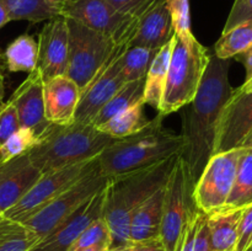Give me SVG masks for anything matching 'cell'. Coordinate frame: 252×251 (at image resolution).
Segmentation results:
<instances>
[{"mask_svg": "<svg viewBox=\"0 0 252 251\" xmlns=\"http://www.w3.org/2000/svg\"><path fill=\"white\" fill-rule=\"evenodd\" d=\"M230 59L211 54L198 91L182 116L181 157L189 167L192 185L197 182L213 155L217 127L224 106L231 96Z\"/></svg>", "mask_w": 252, "mask_h": 251, "instance_id": "obj_1", "label": "cell"}, {"mask_svg": "<svg viewBox=\"0 0 252 251\" xmlns=\"http://www.w3.org/2000/svg\"><path fill=\"white\" fill-rule=\"evenodd\" d=\"M181 154L154 165L110 177L105 188L102 218L111 233V248H126L129 240L132 214L157 189L165 186Z\"/></svg>", "mask_w": 252, "mask_h": 251, "instance_id": "obj_2", "label": "cell"}, {"mask_svg": "<svg viewBox=\"0 0 252 251\" xmlns=\"http://www.w3.org/2000/svg\"><path fill=\"white\" fill-rule=\"evenodd\" d=\"M116 139L93 125L49 123L29 154L42 175L97 157Z\"/></svg>", "mask_w": 252, "mask_h": 251, "instance_id": "obj_3", "label": "cell"}, {"mask_svg": "<svg viewBox=\"0 0 252 251\" xmlns=\"http://www.w3.org/2000/svg\"><path fill=\"white\" fill-rule=\"evenodd\" d=\"M164 117L159 113L139 132L116 139L108 145L97 157L101 174L108 177L118 176L181 154V135L162 126Z\"/></svg>", "mask_w": 252, "mask_h": 251, "instance_id": "obj_4", "label": "cell"}, {"mask_svg": "<svg viewBox=\"0 0 252 251\" xmlns=\"http://www.w3.org/2000/svg\"><path fill=\"white\" fill-rule=\"evenodd\" d=\"M211 53L197 38L184 41L174 34L169 71L159 113L166 116L189 105L196 96Z\"/></svg>", "mask_w": 252, "mask_h": 251, "instance_id": "obj_5", "label": "cell"}, {"mask_svg": "<svg viewBox=\"0 0 252 251\" xmlns=\"http://www.w3.org/2000/svg\"><path fill=\"white\" fill-rule=\"evenodd\" d=\"M192 191L189 167L180 155L165 186L159 235L165 251H181L187 225L197 211Z\"/></svg>", "mask_w": 252, "mask_h": 251, "instance_id": "obj_6", "label": "cell"}, {"mask_svg": "<svg viewBox=\"0 0 252 251\" xmlns=\"http://www.w3.org/2000/svg\"><path fill=\"white\" fill-rule=\"evenodd\" d=\"M66 24L69 29L66 76L75 81L83 93L107 63L117 44L110 37L75 20L66 19Z\"/></svg>", "mask_w": 252, "mask_h": 251, "instance_id": "obj_7", "label": "cell"}, {"mask_svg": "<svg viewBox=\"0 0 252 251\" xmlns=\"http://www.w3.org/2000/svg\"><path fill=\"white\" fill-rule=\"evenodd\" d=\"M110 177L101 174L97 166L86 174L83 179L62 192L59 196L52 199L48 204L39 209L37 213L22 221L27 229L32 231L37 238L42 239L48 235L53 229L58 226L71 213L80 208L94 194L106 187Z\"/></svg>", "mask_w": 252, "mask_h": 251, "instance_id": "obj_8", "label": "cell"}, {"mask_svg": "<svg viewBox=\"0 0 252 251\" xmlns=\"http://www.w3.org/2000/svg\"><path fill=\"white\" fill-rule=\"evenodd\" d=\"M243 148L213 154L193 186L194 206L207 216L220 211L229 198Z\"/></svg>", "mask_w": 252, "mask_h": 251, "instance_id": "obj_9", "label": "cell"}, {"mask_svg": "<svg viewBox=\"0 0 252 251\" xmlns=\"http://www.w3.org/2000/svg\"><path fill=\"white\" fill-rule=\"evenodd\" d=\"M97 165L98 160L97 157H95L89 161L69 165V166L42 175L34 186L17 203L4 212V217L22 223L34 213H37L39 209L43 208L52 199L59 196L62 192L83 179Z\"/></svg>", "mask_w": 252, "mask_h": 251, "instance_id": "obj_10", "label": "cell"}, {"mask_svg": "<svg viewBox=\"0 0 252 251\" xmlns=\"http://www.w3.org/2000/svg\"><path fill=\"white\" fill-rule=\"evenodd\" d=\"M62 16L110 37L116 44L132 41L137 17L116 10L106 0H68L62 4Z\"/></svg>", "mask_w": 252, "mask_h": 251, "instance_id": "obj_11", "label": "cell"}, {"mask_svg": "<svg viewBox=\"0 0 252 251\" xmlns=\"http://www.w3.org/2000/svg\"><path fill=\"white\" fill-rule=\"evenodd\" d=\"M252 135V79L231 93L221 111L213 154L243 148Z\"/></svg>", "mask_w": 252, "mask_h": 251, "instance_id": "obj_12", "label": "cell"}, {"mask_svg": "<svg viewBox=\"0 0 252 251\" xmlns=\"http://www.w3.org/2000/svg\"><path fill=\"white\" fill-rule=\"evenodd\" d=\"M129 46L130 42L117 44L107 63L91 81L90 85L81 93L80 101L74 116V122L91 125L101 108L125 85L126 80L121 70L120 59Z\"/></svg>", "mask_w": 252, "mask_h": 251, "instance_id": "obj_13", "label": "cell"}, {"mask_svg": "<svg viewBox=\"0 0 252 251\" xmlns=\"http://www.w3.org/2000/svg\"><path fill=\"white\" fill-rule=\"evenodd\" d=\"M107 186V185H106ZM105 188L94 194L88 202L83 204L68 218L58 224L48 235L39 239L29 251H69L80 234L93 221L102 217Z\"/></svg>", "mask_w": 252, "mask_h": 251, "instance_id": "obj_14", "label": "cell"}, {"mask_svg": "<svg viewBox=\"0 0 252 251\" xmlns=\"http://www.w3.org/2000/svg\"><path fill=\"white\" fill-rule=\"evenodd\" d=\"M36 69L43 81L66 75L69 52V29L64 16L48 20L38 34Z\"/></svg>", "mask_w": 252, "mask_h": 251, "instance_id": "obj_15", "label": "cell"}, {"mask_svg": "<svg viewBox=\"0 0 252 251\" xmlns=\"http://www.w3.org/2000/svg\"><path fill=\"white\" fill-rule=\"evenodd\" d=\"M43 86L44 81L41 74L34 69L15 90L9 100L16 108L20 126L31 129L37 138L49 126L44 116Z\"/></svg>", "mask_w": 252, "mask_h": 251, "instance_id": "obj_16", "label": "cell"}, {"mask_svg": "<svg viewBox=\"0 0 252 251\" xmlns=\"http://www.w3.org/2000/svg\"><path fill=\"white\" fill-rule=\"evenodd\" d=\"M41 176L29 154L0 162V207L2 212L17 203Z\"/></svg>", "mask_w": 252, "mask_h": 251, "instance_id": "obj_17", "label": "cell"}, {"mask_svg": "<svg viewBox=\"0 0 252 251\" xmlns=\"http://www.w3.org/2000/svg\"><path fill=\"white\" fill-rule=\"evenodd\" d=\"M80 97V88L69 76L59 75L46 81L43 86L46 120L54 125L74 122Z\"/></svg>", "mask_w": 252, "mask_h": 251, "instance_id": "obj_18", "label": "cell"}, {"mask_svg": "<svg viewBox=\"0 0 252 251\" xmlns=\"http://www.w3.org/2000/svg\"><path fill=\"white\" fill-rule=\"evenodd\" d=\"M174 34L167 0H155L137 17V27L130 46L159 51L174 37Z\"/></svg>", "mask_w": 252, "mask_h": 251, "instance_id": "obj_19", "label": "cell"}, {"mask_svg": "<svg viewBox=\"0 0 252 251\" xmlns=\"http://www.w3.org/2000/svg\"><path fill=\"white\" fill-rule=\"evenodd\" d=\"M165 186L157 189L133 212L129 226L130 243L159 238L164 208Z\"/></svg>", "mask_w": 252, "mask_h": 251, "instance_id": "obj_20", "label": "cell"}, {"mask_svg": "<svg viewBox=\"0 0 252 251\" xmlns=\"http://www.w3.org/2000/svg\"><path fill=\"white\" fill-rule=\"evenodd\" d=\"M243 211L244 208L220 209L207 216L213 251H235Z\"/></svg>", "mask_w": 252, "mask_h": 251, "instance_id": "obj_21", "label": "cell"}, {"mask_svg": "<svg viewBox=\"0 0 252 251\" xmlns=\"http://www.w3.org/2000/svg\"><path fill=\"white\" fill-rule=\"evenodd\" d=\"M172 46H174V37L158 51L157 56L153 59L152 65L148 70L147 76H145L143 102H144V105H149L153 108H157L158 111H159L160 105H161L162 94H164L167 71H169Z\"/></svg>", "mask_w": 252, "mask_h": 251, "instance_id": "obj_22", "label": "cell"}, {"mask_svg": "<svg viewBox=\"0 0 252 251\" xmlns=\"http://www.w3.org/2000/svg\"><path fill=\"white\" fill-rule=\"evenodd\" d=\"M11 21H29L32 24L48 21L61 16V2L53 0H0Z\"/></svg>", "mask_w": 252, "mask_h": 251, "instance_id": "obj_23", "label": "cell"}, {"mask_svg": "<svg viewBox=\"0 0 252 251\" xmlns=\"http://www.w3.org/2000/svg\"><path fill=\"white\" fill-rule=\"evenodd\" d=\"M144 88L145 78L140 79V80L126 83L116 93V95L112 96V98L101 108V111L94 118L91 125L96 128L101 127L103 123L110 121L115 116L120 115L123 111L128 110V108H130L134 105H138V103H142L143 97H144Z\"/></svg>", "mask_w": 252, "mask_h": 251, "instance_id": "obj_24", "label": "cell"}, {"mask_svg": "<svg viewBox=\"0 0 252 251\" xmlns=\"http://www.w3.org/2000/svg\"><path fill=\"white\" fill-rule=\"evenodd\" d=\"M252 203V149L243 148L235 180L225 206L221 209L245 208Z\"/></svg>", "mask_w": 252, "mask_h": 251, "instance_id": "obj_25", "label": "cell"}, {"mask_svg": "<svg viewBox=\"0 0 252 251\" xmlns=\"http://www.w3.org/2000/svg\"><path fill=\"white\" fill-rule=\"evenodd\" d=\"M5 61L10 71H27L36 69L38 46L31 34L24 33L15 38L5 49Z\"/></svg>", "mask_w": 252, "mask_h": 251, "instance_id": "obj_26", "label": "cell"}, {"mask_svg": "<svg viewBox=\"0 0 252 251\" xmlns=\"http://www.w3.org/2000/svg\"><path fill=\"white\" fill-rule=\"evenodd\" d=\"M143 107H144L143 102L132 106L130 108L123 111L120 115L115 116L110 121L103 123L97 129L102 130L113 139H122L128 135L134 134L143 129L149 122V120L144 116Z\"/></svg>", "mask_w": 252, "mask_h": 251, "instance_id": "obj_27", "label": "cell"}, {"mask_svg": "<svg viewBox=\"0 0 252 251\" xmlns=\"http://www.w3.org/2000/svg\"><path fill=\"white\" fill-rule=\"evenodd\" d=\"M252 44V21L244 22L223 32L214 44V56L220 59L235 58Z\"/></svg>", "mask_w": 252, "mask_h": 251, "instance_id": "obj_28", "label": "cell"}, {"mask_svg": "<svg viewBox=\"0 0 252 251\" xmlns=\"http://www.w3.org/2000/svg\"><path fill=\"white\" fill-rule=\"evenodd\" d=\"M157 53V49L138 46L128 47L120 59L121 70L126 83L144 79Z\"/></svg>", "mask_w": 252, "mask_h": 251, "instance_id": "obj_29", "label": "cell"}, {"mask_svg": "<svg viewBox=\"0 0 252 251\" xmlns=\"http://www.w3.org/2000/svg\"><path fill=\"white\" fill-rule=\"evenodd\" d=\"M38 240L22 223L0 219V251H29Z\"/></svg>", "mask_w": 252, "mask_h": 251, "instance_id": "obj_30", "label": "cell"}, {"mask_svg": "<svg viewBox=\"0 0 252 251\" xmlns=\"http://www.w3.org/2000/svg\"><path fill=\"white\" fill-rule=\"evenodd\" d=\"M37 142V135L29 128L21 127L0 145V162L27 154Z\"/></svg>", "mask_w": 252, "mask_h": 251, "instance_id": "obj_31", "label": "cell"}, {"mask_svg": "<svg viewBox=\"0 0 252 251\" xmlns=\"http://www.w3.org/2000/svg\"><path fill=\"white\" fill-rule=\"evenodd\" d=\"M167 7L175 34L184 41H191L194 38L191 26L189 0H167Z\"/></svg>", "mask_w": 252, "mask_h": 251, "instance_id": "obj_32", "label": "cell"}, {"mask_svg": "<svg viewBox=\"0 0 252 251\" xmlns=\"http://www.w3.org/2000/svg\"><path fill=\"white\" fill-rule=\"evenodd\" d=\"M106 246L110 250L111 248V233L107 224L103 218L96 219L90 224L83 233L80 234L69 251L78 250V249L90 248V246Z\"/></svg>", "mask_w": 252, "mask_h": 251, "instance_id": "obj_33", "label": "cell"}, {"mask_svg": "<svg viewBox=\"0 0 252 251\" xmlns=\"http://www.w3.org/2000/svg\"><path fill=\"white\" fill-rule=\"evenodd\" d=\"M21 128L16 108L10 101L0 106V145Z\"/></svg>", "mask_w": 252, "mask_h": 251, "instance_id": "obj_34", "label": "cell"}, {"mask_svg": "<svg viewBox=\"0 0 252 251\" xmlns=\"http://www.w3.org/2000/svg\"><path fill=\"white\" fill-rule=\"evenodd\" d=\"M248 21H252V0H235L224 25L223 32Z\"/></svg>", "mask_w": 252, "mask_h": 251, "instance_id": "obj_35", "label": "cell"}, {"mask_svg": "<svg viewBox=\"0 0 252 251\" xmlns=\"http://www.w3.org/2000/svg\"><path fill=\"white\" fill-rule=\"evenodd\" d=\"M252 246V203L245 207L241 214L238 229L235 251H246Z\"/></svg>", "mask_w": 252, "mask_h": 251, "instance_id": "obj_36", "label": "cell"}, {"mask_svg": "<svg viewBox=\"0 0 252 251\" xmlns=\"http://www.w3.org/2000/svg\"><path fill=\"white\" fill-rule=\"evenodd\" d=\"M116 10L129 16L138 17L148 9L155 0H106Z\"/></svg>", "mask_w": 252, "mask_h": 251, "instance_id": "obj_37", "label": "cell"}, {"mask_svg": "<svg viewBox=\"0 0 252 251\" xmlns=\"http://www.w3.org/2000/svg\"><path fill=\"white\" fill-rule=\"evenodd\" d=\"M193 251H213L209 238V228L207 221V214L198 211V225L194 236Z\"/></svg>", "mask_w": 252, "mask_h": 251, "instance_id": "obj_38", "label": "cell"}, {"mask_svg": "<svg viewBox=\"0 0 252 251\" xmlns=\"http://www.w3.org/2000/svg\"><path fill=\"white\" fill-rule=\"evenodd\" d=\"M125 249L126 251H165L160 238L129 243Z\"/></svg>", "mask_w": 252, "mask_h": 251, "instance_id": "obj_39", "label": "cell"}, {"mask_svg": "<svg viewBox=\"0 0 252 251\" xmlns=\"http://www.w3.org/2000/svg\"><path fill=\"white\" fill-rule=\"evenodd\" d=\"M236 61L241 62V63L244 64V66H245V70H246V80H250L252 79V44L250 47H249L246 51H244L243 53L238 54V56L235 57Z\"/></svg>", "mask_w": 252, "mask_h": 251, "instance_id": "obj_40", "label": "cell"}, {"mask_svg": "<svg viewBox=\"0 0 252 251\" xmlns=\"http://www.w3.org/2000/svg\"><path fill=\"white\" fill-rule=\"evenodd\" d=\"M10 21H11V20H10L9 12H7L6 9H5V7L0 4V29H1V27H4L5 25Z\"/></svg>", "mask_w": 252, "mask_h": 251, "instance_id": "obj_41", "label": "cell"}, {"mask_svg": "<svg viewBox=\"0 0 252 251\" xmlns=\"http://www.w3.org/2000/svg\"><path fill=\"white\" fill-rule=\"evenodd\" d=\"M74 251H108V248L106 246H90V248H84V249H78V250Z\"/></svg>", "mask_w": 252, "mask_h": 251, "instance_id": "obj_42", "label": "cell"}, {"mask_svg": "<svg viewBox=\"0 0 252 251\" xmlns=\"http://www.w3.org/2000/svg\"><path fill=\"white\" fill-rule=\"evenodd\" d=\"M2 97H4V78H2V75L0 74V106L2 105Z\"/></svg>", "mask_w": 252, "mask_h": 251, "instance_id": "obj_43", "label": "cell"}, {"mask_svg": "<svg viewBox=\"0 0 252 251\" xmlns=\"http://www.w3.org/2000/svg\"><path fill=\"white\" fill-rule=\"evenodd\" d=\"M243 148H249V149H252V135L250 138H249L248 140H246L245 143H244Z\"/></svg>", "mask_w": 252, "mask_h": 251, "instance_id": "obj_44", "label": "cell"}, {"mask_svg": "<svg viewBox=\"0 0 252 251\" xmlns=\"http://www.w3.org/2000/svg\"><path fill=\"white\" fill-rule=\"evenodd\" d=\"M108 251H126L125 248H120V249H112V250H108Z\"/></svg>", "mask_w": 252, "mask_h": 251, "instance_id": "obj_45", "label": "cell"}, {"mask_svg": "<svg viewBox=\"0 0 252 251\" xmlns=\"http://www.w3.org/2000/svg\"><path fill=\"white\" fill-rule=\"evenodd\" d=\"M2 218H4V212H2L1 207H0V219H2Z\"/></svg>", "mask_w": 252, "mask_h": 251, "instance_id": "obj_46", "label": "cell"}, {"mask_svg": "<svg viewBox=\"0 0 252 251\" xmlns=\"http://www.w3.org/2000/svg\"><path fill=\"white\" fill-rule=\"evenodd\" d=\"M53 1H57V2H61V4H63L64 1H68V0H53Z\"/></svg>", "mask_w": 252, "mask_h": 251, "instance_id": "obj_47", "label": "cell"}, {"mask_svg": "<svg viewBox=\"0 0 252 251\" xmlns=\"http://www.w3.org/2000/svg\"><path fill=\"white\" fill-rule=\"evenodd\" d=\"M246 251H252V246H251V248H249L248 250H246Z\"/></svg>", "mask_w": 252, "mask_h": 251, "instance_id": "obj_48", "label": "cell"}]
</instances>
